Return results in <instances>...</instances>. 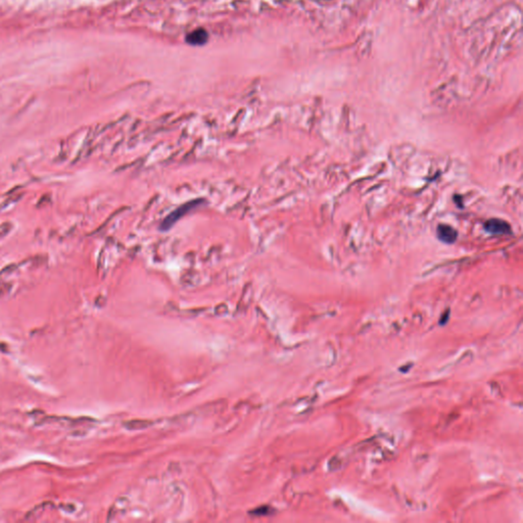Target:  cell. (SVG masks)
I'll return each mask as SVG.
<instances>
[{
    "mask_svg": "<svg viewBox=\"0 0 523 523\" xmlns=\"http://www.w3.org/2000/svg\"><path fill=\"white\" fill-rule=\"evenodd\" d=\"M484 229L489 233L494 235H504L511 233V227L509 223H507L501 219H489L484 223Z\"/></svg>",
    "mask_w": 523,
    "mask_h": 523,
    "instance_id": "6da1fadb",
    "label": "cell"
},
{
    "mask_svg": "<svg viewBox=\"0 0 523 523\" xmlns=\"http://www.w3.org/2000/svg\"><path fill=\"white\" fill-rule=\"evenodd\" d=\"M209 39V33L204 28L195 29L194 31L190 32L189 34L186 36L185 41L186 43L193 45V46H201L208 42Z\"/></svg>",
    "mask_w": 523,
    "mask_h": 523,
    "instance_id": "7a4b0ae2",
    "label": "cell"
},
{
    "mask_svg": "<svg viewBox=\"0 0 523 523\" xmlns=\"http://www.w3.org/2000/svg\"><path fill=\"white\" fill-rule=\"evenodd\" d=\"M436 233L439 240L445 243H454L458 237V232L452 226L447 224H439Z\"/></svg>",
    "mask_w": 523,
    "mask_h": 523,
    "instance_id": "3957f363",
    "label": "cell"
},
{
    "mask_svg": "<svg viewBox=\"0 0 523 523\" xmlns=\"http://www.w3.org/2000/svg\"><path fill=\"white\" fill-rule=\"evenodd\" d=\"M131 429H141V428H145L147 426H150L151 422H146V421H131Z\"/></svg>",
    "mask_w": 523,
    "mask_h": 523,
    "instance_id": "277c9868",
    "label": "cell"
}]
</instances>
